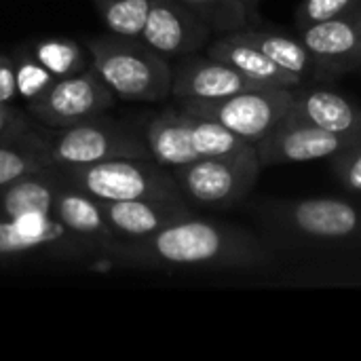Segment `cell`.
<instances>
[{"label": "cell", "instance_id": "obj_22", "mask_svg": "<svg viewBox=\"0 0 361 361\" xmlns=\"http://www.w3.org/2000/svg\"><path fill=\"white\" fill-rule=\"evenodd\" d=\"M32 59H36L53 78L70 76L91 66L87 47L82 49L72 38H44L32 47Z\"/></svg>", "mask_w": 361, "mask_h": 361}, {"label": "cell", "instance_id": "obj_21", "mask_svg": "<svg viewBox=\"0 0 361 361\" xmlns=\"http://www.w3.org/2000/svg\"><path fill=\"white\" fill-rule=\"evenodd\" d=\"M49 165V154L42 144V127L38 123L21 135L0 142V188Z\"/></svg>", "mask_w": 361, "mask_h": 361}, {"label": "cell", "instance_id": "obj_27", "mask_svg": "<svg viewBox=\"0 0 361 361\" xmlns=\"http://www.w3.org/2000/svg\"><path fill=\"white\" fill-rule=\"evenodd\" d=\"M17 91L25 102H32L34 97H38L55 78L32 57L21 59L17 66Z\"/></svg>", "mask_w": 361, "mask_h": 361}, {"label": "cell", "instance_id": "obj_14", "mask_svg": "<svg viewBox=\"0 0 361 361\" xmlns=\"http://www.w3.org/2000/svg\"><path fill=\"white\" fill-rule=\"evenodd\" d=\"M260 85L233 66L209 55H186L173 66L171 97L173 99H220Z\"/></svg>", "mask_w": 361, "mask_h": 361}, {"label": "cell", "instance_id": "obj_6", "mask_svg": "<svg viewBox=\"0 0 361 361\" xmlns=\"http://www.w3.org/2000/svg\"><path fill=\"white\" fill-rule=\"evenodd\" d=\"M42 144L51 165H89L123 157L152 159L144 131L104 114L68 127H42Z\"/></svg>", "mask_w": 361, "mask_h": 361}, {"label": "cell", "instance_id": "obj_23", "mask_svg": "<svg viewBox=\"0 0 361 361\" xmlns=\"http://www.w3.org/2000/svg\"><path fill=\"white\" fill-rule=\"evenodd\" d=\"M190 8L214 34H228L245 25L258 23V15L252 13L239 0H180Z\"/></svg>", "mask_w": 361, "mask_h": 361}, {"label": "cell", "instance_id": "obj_15", "mask_svg": "<svg viewBox=\"0 0 361 361\" xmlns=\"http://www.w3.org/2000/svg\"><path fill=\"white\" fill-rule=\"evenodd\" d=\"M104 216L116 241L144 239L176 224L184 218L195 216L188 203H167V201H102Z\"/></svg>", "mask_w": 361, "mask_h": 361}, {"label": "cell", "instance_id": "obj_1", "mask_svg": "<svg viewBox=\"0 0 361 361\" xmlns=\"http://www.w3.org/2000/svg\"><path fill=\"white\" fill-rule=\"evenodd\" d=\"M271 258V247L256 233L197 216L144 239L114 241L102 256L129 269H260Z\"/></svg>", "mask_w": 361, "mask_h": 361}, {"label": "cell", "instance_id": "obj_2", "mask_svg": "<svg viewBox=\"0 0 361 361\" xmlns=\"http://www.w3.org/2000/svg\"><path fill=\"white\" fill-rule=\"evenodd\" d=\"M254 218L269 247L361 250V203L347 199L264 201Z\"/></svg>", "mask_w": 361, "mask_h": 361}, {"label": "cell", "instance_id": "obj_4", "mask_svg": "<svg viewBox=\"0 0 361 361\" xmlns=\"http://www.w3.org/2000/svg\"><path fill=\"white\" fill-rule=\"evenodd\" d=\"M142 131L150 157L167 169L207 157L237 154L254 148L220 123L190 114L176 104L150 116Z\"/></svg>", "mask_w": 361, "mask_h": 361}, {"label": "cell", "instance_id": "obj_28", "mask_svg": "<svg viewBox=\"0 0 361 361\" xmlns=\"http://www.w3.org/2000/svg\"><path fill=\"white\" fill-rule=\"evenodd\" d=\"M32 127H36V121L27 112H19L11 104H0V142L17 137Z\"/></svg>", "mask_w": 361, "mask_h": 361}, {"label": "cell", "instance_id": "obj_29", "mask_svg": "<svg viewBox=\"0 0 361 361\" xmlns=\"http://www.w3.org/2000/svg\"><path fill=\"white\" fill-rule=\"evenodd\" d=\"M17 95L19 91L15 61L6 55H0V104H11Z\"/></svg>", "mask_w": 361, "mask_h": 361}, {"label": "cell", "instance_id": "obj_3", "mask_svg": "<svg viewBox=\"0 0 361 361\" xmlns=\"http://www.w3.org/2000/svg\"><path fill=\"white\" fill-rule=\"evenodd\" d=\"M91 68L125 102H163L171 97L173 66L140 38L102 34L85 40Z\"/></svg>", "mask_w": 361, "mask_h": 361}, {"label": "cell", "instance_id": "obj_31", "mask_svg": "<svg viewBox=\"0 0 361 361\" xmlns=\"http://www.w3.org/2000/svg\"><path fill=\"white\" fill-rule=\"evenodd\" d=\"M355 15H357V19H360V23H361V4H360V8L355 11Z\"/></svg>", "mask_w": 361, "mask_h": 361}, {"label": "cell", "instance_id": "obj_26", "mask_svg": "<svg viewBox=\"0 0 361 361\" xmlns=\"http://www.w3.org/2000/svg\"><path fill=\"white\" fill-rule=\"evenodd\" d=\"M336 182L351 195L361 197V135L330 159Z\"/></svg>", "mask_w": 361, "mask_h": 361}, {"label": "cell", "instance_id": "obj_17", "mask_svg": "<svg viewBox=\"0 0 361 361\" xmlns=\"http://www.w3.org/2000/svg\"><path fill=\"white\" fill-rule=\"evenodd\" d=\"M51 216L55 220H59L68 231L102 245V250H106L108 245H112L116 241V237L112 235L108 220L104 216L102 201L91 197L89 192L80 190L78 186L70 184L63 178L57 188Z\"/></svg>", "mask_w": 361, "mask_h": 361}, {"label": "cell", "instance_id": "obj_24", "mask_svg": "<svg viewBox=\"0 0 361 361\" xmlns=\"http://www.w3.org/2000/svg\"><path fill=\"white\" fill-rule=\"evenodd\" d=\"M110 34L140 38L150 0H91Z\"/></svg>", "mask_w": 361, "mask_h": 361}, {"label": "cell", "instance_id": "obj_20", "mask_svg": "<svg viewBox=\"0 0 361 361\" xmlns=\"http://www.w3.org/2000/svg\"><path fill=\"white\" fill-rule=\"evenodd\" d=\"M61 176L55 165L25 173L0 188V220L23 214H51Z\"/></svg>", "mask_w": 361, "mask_h": 361}, {"label": "cell", "instance_id": "obj_10", "mask_svg": "<svg viewBox=\"0 0 361 361\" xmlns=\"http://www.w3.org/2000/svg\"><path fill=\"white\" fill-rule=\"evenodd\" d=\"M114 93L102 82L91 66L55 78L38 97L27 102V114L42 127H68L106 114L114 106Z\"/></svg>", "mask_w": 361, "mask_h": 361}, {"label": "cell", "instance_id": "obj_9", "mask_svg": "<svg viewBox=\"0 0 361 361\" xmlns=\"http://www.w3.org/2000/svg\"><path fill=\"white\" fill-rule=\"evenodd\" d=\"M102 245L68 231L51 214H23L0 220V262L19 260H102Z\"/></svg>", "mask_w": 361, "mask_h": 361}, {"label": "cell", "instance_id": "obj_7", "mask_svg": "<svg viewBox=\"0 0 361 361\" xmlns=\"http://www.w3.org/2000/svg\"><path fill=\"white\" fill-rule=\"evenodd\" d=\"M260 171L262 165L256 148H250L237 154L199 159L171 169V176L190 207L224 212L241 205L250 197Z\"/></svg>", "mask_w": 361, "mask_h": 361}, {"label": "cell", "instance_id": "obj_18", "mask_svg": "<svg viewBox=\"0 0 361 361\" xmlns=\"http://www.w3.org/2000/svg\"><path fill=\"white\" fill-rule=\"evenodd\" d=\"M205 55L233 66L235 70H239L241 74H245L247 78H252L260 85L288 87V89H296V87L305 85V80L300 76L283 70L273 59H269L262 51H258L256 47L235 38L231 32L220 34L216 40L207 42Z\"/></svg>", "mask_w": 361, "mask_h": 361}, {"label": "cell", "instance_id": "obj_13", "mask_svg": "<svg viewBox=\"0 0 361 361\" xmlns=\"http://www.w3.org/2000/svg\"><path fill=\"white\" fill-rule=\"evenodd\" d=\"M298 38L326 80L361 70V23L355 13L302 27Z\"/></svg>", "mask_w": 361, "mask_h": 361}, {"label": "cell", "instance_id": "obj_5", "mask_svg": "<svg viewBox=\"0 0 361 361\" xmlns=\"http://www.w3.org/2000/svg\"><path fill=\"white\" fill-rule=\"evenodd\" d=\"M63 180L99 201H167L186 203L171 169L154 159L123 157L89 165H55Z\"/></svg>", "mask_w": 361, "mask_h": 361}, {"label": "cell", "instance_id": "obj_8", "mask_svg": "<svg viewBox=\"0 0 361 361\" xmlns=\"http://www.w3.org/2000/svg\"><path fill=\"white\" fill-rule=\"evenodd\" d=\"M292 97L294 89L288 87H256L220 99H176V106L190 114L212 118L256 146L288 114Z\"/></svg>", "mask_w": 361, "mask_h": 361}, {"label": "cell", "instance_id": "obj_16", "mask_svg": "<svg viewBox=\"0 0 361 361\" xmlns=\"http://www.w3.org/2000/svg\"><path fill=\"white\" fill-rule=\"evenodd\" d=\"M290 112L324 131L355 137L361 135V106L351 97L326 87H296Z\"/></svg>", "mask_w": 361, "mask_h": 361}, {"label": "cell", "instance_id": "obj_30", "mask_svg": "<svg viewBox=\"0 0 361 361\" xmlns=\"http://www.w3.org/2000/svg\"><path fill=\"white\" fill-rule=\"evenodd\" d=\"M241 4H245L252 13H256L258 15V4H260V0H239Z\"/></svg>", "mask_w": 361, "mask_h": 361}, {"label": "cell", "instance_id": "obj_25", "mask_svg": "<svg viewBox=\"0 0 361 361\" xmlns=\"http://www.w3.org/2000/svg\"><path fill=\"white\" fill-rule=\"evenodd\" d=\"M361 0H302L296 6L294 23L296 30L309 27L313 23H322L328 19L351 15L360 8Z\"/></svg>", "mask_w": 361, "mask_h": 361}, {"label": "cell", "instance_id": "obj_11", "mask_svg": "<svg viewBox=\"0 0 361 361\" xmlns=\"http://www.w3.org/2000/svg\"><path fill=\"white\" fill-rule=\"evenodd\" d=\"M355 137H345L324 131L294 116L288 110V114L279 121V125L269 135H264L254 148L262 167H275V165L332 159Z\"/></svg>", "mask_w": 361, "mask_h": 361}, {"label": "cell", "instance_id": "obj_19", "mask_svg": "<svg viewBox=\"0 0 361 361\" xmlns=\"http://www.w3.org/2000/svg\"><path fill=\"white\" fill-rule=\"evenodd\" d=\"M231 34L235 38L256 47L269 59H273L277 66H281L283 70H288V72H292L296 76H300L302 80H313V82L326 80L322 70L313 61L311 53L302 44V40L296 38V36H290V34L277 32V30H267V27H260L256 23L245 25L241 30H235Z\"/></svg>", "mask_w": 361, "mask_h": 361}, {"label": "cell", "instance_id": "obj_12", "mask_svg": "<svg viewBox=\"0 0 361 361\" xmlns=\"http://www.w3.org/2000/svg\"><path fill=\"white\" fill-rule=\"evenodd\" d=\"M212 34L214 32L180 0H150L140 40L171 61L199 53L207 47Z\"/></svg>", "mask_w": 361, "mask_h": 361}]
</instances>
